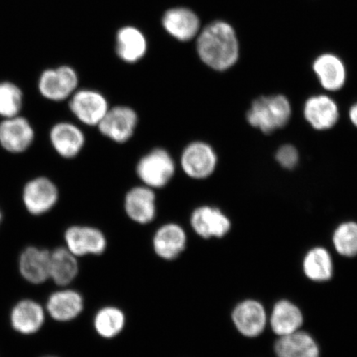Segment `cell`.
<instances>
[{"instance_id": "obj_16", "label": "cell", "mask_w": 357, "mask_h": 357, "mask_svg": "<svg viewBox=\"0 0 357 357\" xmlns=\"http://www.w3.org/2000/svg\"><path fill=\"white\" fill-rule=\"evenodd\" d=\"M164 29L172 37L187 42L197 35L200 22L193 11L185 8H176L168 10L162 19Z\"/></svg>"}, {"instance_id": "obj_13", "label": "cell", "mask_w": 357, "mask_h": 357, "mask_svg": "<svg viewBox=\"0 0 357 357\" xmlns=\"http://www.w3.org/2000/svg\"><path fill=\"white\" fill-rule=\"evenodd\" d=\"M236 329L248 337L259 336L266 328V312L261 303L256 301L240 303L233 312Z\"/></svg>"}, {"instance_id": "obj_3", "label": "cell", "mask_w": 357, "mask_h": 357, "mask_svg": "<svg viewBox=\"0 0 357 357\" xmlns=\"http://www.w3.org/2000/svg\"><path fill=\"white\" fill-rule=\"evenodd\" d=\"M136 172L144 185L153 190L163 188L175 175L176 163L167 150L155 149L142 156Z\"/></svg>"}, {"instance_id": "obj_33", "label": "cell", "mask_w": 357, "mask_h": 357, "mask_svg": "<svg viewBox=\"0 0 357 357\" xmlns=\"http://www.w3.org/2000/svg\"><path fill=\"white\" fill-rule=\"evenodd\" d=\"M47 357H55V356H47Z\"/></svg>"}, {"instance_id": "obj_11", "label": "cell", "mask_w": 357, "mask_h": 357, "mask_svg": "<svg viewBox=\"0 0 357 357\" xmlns=\"http://www.w3.org/2000/svg\"><path fill=\"white\" fill-rule=\"evenodd\" d=\"M190 222L195 233L203 238H222L231 229L229 218L220 209L206 205L195 209Z\"/></svg>"}, {"instance_id": "obj_23", "label": "cell", "mask_w": 357, "mask_h": 357, "mask_svg": "<svg viewBox=\"0 0 357 357\" xmlns=\"http://www.w3.org/2000/svg\"><path fill=\"white\" fill-rule=\"evenodd\" d=\"M303 321L301 310L288 301L276 303L271 316L272 330L279 337L298 331Z\"/></svg>"}, {"instance_id": "obj_7", "label": "cell", "mask_w": 357, "mask_h": 357, "mask_svg": "<svg viewBox=\"0 0 357 357\" xmlns=\"http://www.w3.org/2000/svg\"><path fill=\"white\" fill-rule=\"evenodd\" d=\"M137 123V112L130 107L120 105L109 108L97 127L109 139L125 144L132 137Z\"/></svg>"}, {"instance_id": "obj_31", "label": "cell", "mask_w": 357, "mask_h": 357, "mask_svg": "<svg viewBox=\"0 0 357 357\" xmlns=\"http://www.w3.org/2000/svg\"><path fill=\"white\" fill-rule=\"evenodd\" d=\"M349 118L351 122L357 127V102L356 105L351 107L349 111Z\"/></svg>"}, {"instance_id": "obj_17", "label": "cell", "mask_w": 357, "mask_h": 357, "mask_svg": "<svg viewBox=\"0 0 357 357\" xmlns=\"http://www.w3.org/2000/svg\"><path fill=\"white\" fill-rule=\"evenodd\" d=\"M184 229L176 223H168L156 231L153 238L155 252L165 260H174L181 255L186 245Z\"/></svg>"}, {"instance_id": "obj_18", "label": "cell", "mask_w": 357, "mask_h": 357, "mask_svg": "<svg viewBox=\"0 0 357 357\" xmlns=\"http://www.w3.org/2000/svg\"><path fill=\"white\" fill-rule=\"evenodd\" d=\"M20 271L26 280L41 284L50 278V253L46 250L29 248L22 253Z\"/></svg>"}, {"instance_id": "obj_22", "label": "cell", "mask_w": 357, "mask_h": 357, "mask_svg": "<svg viewBox=\"0 0 357 357\" xmlns=\"http://www.w3.org/2000/svg\"><path fill=\"white\" fill-rule=\"evenodd\" d=\"M83 298L74 290H63L52 294L47 302L49 314L53 319L66 322L73 320L82 312Z\"/></svg>"}, {"instance_id": "obj_5", "label": "cell", "mask_w": 357, "mask_h": 357, "mask_svg": "<svg viewBox=\"0 0 357 357\" xmlns=\"http://www.w3.org/2000/svg\"><path fill=\"white\" fill-rule=\"evenodd\" d=\"M217 164L215 151L206 142H191L182 151L181 166L183 172L195 180H204L211 176L215 171Z\"/></svg>"}, {"instance_id": "obj_6", "label": "cell", "mask_w": 357, "mask_h": 357, "mask_svg": "<svg viewBox=\"0 0 357 357\" xmlns=\"http://www.w3.org/2000/svg\"><path fill=\"white\" fill-rule=\"evenodd\" d=\"M70 109L79 121L98 126L109 109L106 97L95 89H79L70 97Z\"/></svg>"}, {"instance_id": "obj_27", "label": "cell", "mask_w": 357, "mask_h": 357, "mask_svg": "<svg viewBox=\"0 0 357 357\" xmlns=\"http://www.w3.org/2000/svg\"><path fill=\"white\" fill-rule=\"evenodd\" d=\"M96 332L105 338H113L121 333L125 325L123 312L114 307H106L97 312L93 321Z\"/></svg>"}, {"instance_id": "obj_19", "label": "cell", "mask_w": 357, "mask_h": 357, "mask_svg": "<svg viewBox=\"0 0 357 357\" xmlns=\"http://www.w3.org/2000/svg\"><path fill=\"white\" fill-rule=\"evenodd\" d=\"M314 70L321 86L328 91H337L344 86L347 73L344 64L336 56L324 54L317 59Z\"/></svg>"}, {"instance_id": "obj_14", "label": "cell", "mask_w": 357, "mask_h": 357, "mask_svg": "<svg viewBox=\"0 0 357 357\" xmlns=\"http://www.w3.org/2000/svg\"><path fill=\"white\" fill-rule=\"evenodd\" d=\"M305 119L316 130L332 128L339 119L337 102L327 96H315L305 102L303 109Z\"/></svg>"}, {"instance_id": "obj_21", "label": "cell", "mask_w": 357, "mask_h": 357, "mask_svg": "<svg viewBox=\"0 0 357 357\" xmlns=\"http://www.w3.org/2000/svg\"><path fill=\"white\" fill-rule=\"evenodd\" d=\"M147 43L144 35L133 26H125L117 35L116 52L120 59L135 63L146 55Z\"/></svg>"}, {"instance_id": "obj_12", "label": "cell", "mask_w": 357, "mask_h": 357, "mask_svg": "<svg viewBox=\"0 0 357 357\" xmlns=\"http://www.w3.org/2000/svg\"><path fill=\"white\" fill-rule=\"evenodd\" d=\"M155 199L154 190L150 187L144 185L133 187L125 196V212L132 221L146 225L155 217Z\"/></svg>"}, {"instance_id": "obj_15", "label": "cell", "mask_w": 357, "mask_h": 357, "mask_svg": "<svg viewBox=\"0 0 357 357\" xmlns=\"http://www.w3.org/2000/svg\"><path fill=\"white\" fill-rule=\"evenodd\" d=\"M50 140L56 153L66 159L78 155L86 144V137L82 129L77 125L66 122L52 127Z\"/></svg>"}, {"instance_id": "obj_28", "label": "cell", "mask_w": 357, "mask_h": 357, "mask_svg": "<svg viewBox=\"0 0 357 357\" xmlns=\"http://www.w3.org/2000/svg\"><path fill=\"white\" fill-rule=\"evenodd\" d=\"M333 242L335 249L343 257L357 256V223H342L334 231Z\"/></svg>"}, {"instance_id": "obj_30", "label": "cell", "mask_w": 357, "mask_h": 357, "mask_svg": "<svg viewBox=\"0 0 357 357\" xmlns=\"http://www.w3.org/2000/svg\"><path fill=\"white\" fill-rule=\"evenodd\" d=\"M298 153L296 147L292 145H284L276 153L275 159L281 167L291 169L297 166L298 162Z\"/></svg>"}, {"instance_id": "obj_9", "label": "cell", "mask_w": 357, "mask_h": 357, "mask_svg": "<svg viewBox=\"0 0 357 357\" xmlns=\"http://www.w3.org/2000/svg\"><path fill=\"white\" fill-rule=\"evenodd\" d=\"M65 239L69 251L77 257L100 255L107 247L104 234L93 227H70L66 231Z\"/></svg>"}, {"instance_id": "obj_20", "label": "cell", "mask_w": 357, "mask_h": 357, "mask_svg": "<svg viewBox=\"0 0 357 357\" xmlns=\"http://www.w3.org/2000/svg\"><path fill=\"white\" fill-rule=\"evenodd\" d=\"M275 351L278 357H319V349L310 334L297 331L280 337Z\"/></svg>"}, {"instance_id": "obj_1", "label": "cell", "mask_w": 357, "mask_h": 357, "mask_svg": "<svg viewBox=\"0 0 357 357\" xmlns=\"http://www.w3.org/2000/svg\"><path fill=\"white\" fill-rule=\"evenodd\" d=\"M198 55L205 65L222 71L238 61L239 46L234 30L225 22H214L199 36Z\"/></svg>"}, {"instance_id": "obj_26", "label": "cell", "mask_w": 357, "mask_h": 357, "mask_svg": "<svg viewBox=\"0 0 357 357\" xmlns=\"http://www.w3.org/2000/svg\"><path fill=\"white\" fill-rule=\"evenodd\" d=\"M303 271L307 278L323 282L332 278L333 261L329 252L323 248L310 250L303 260Z\"/></svg>"}, {"instance_id": "obj_10", "label": "cell", "mask_w": 357, "mask_h": 357, "mask_svg": "<svg viewBox=\"0 0 357 357\" xmlns=\"http://www.w3.org/2000/svg\"><path fill=\"white\" fill-rule=\"evenodd\" d=\"M34 130L25 118H8L0 123V144L11 153H22L32 145Z\"/></svg>"}, {"instance_id": "obj_29", "label": "cell", "mask_w": 357, "mask_h": 357, "mask_svg": "<svg viewBox=\"0 0 357 357\" xmlns=\"http://www.w3.org/2000/svg\"><path fill=\"white\" fill-rule=\"evenodd\" d=\"M22 92L11 82L0 83V116L8 119L19 115L22 107Z\"/></svg>"}, {"instance_id": "obj_2", "label": "cell", "mask_w": 357, "mask_h": 357, "mask_svg": "<svg viewBox=\"0 0 357 357\" xmlns=\"http://www.w3.org/2000/svg\"><path fill=\"white\" fill-rule=\"evenodd\" d=\"M291 105L284 96H262L254 100L248 111L247 120L264 133L282 128L291 118Z\"/></svg>"}, {"instance_id": "obj_32", "label": "cell", "mask_w": 357, "mask_h": 357, "mask_svg": "<svg viewBox=\"0 0 357 357\" xmlns=\"http://www.w3.org/2000/svg\"><path fill=\"white\" fill-rule=\"evenodd\" d=\"M2 220V213L1 212H0V222H1Z\"/></svg>"}, {"instance_id": "obj_24", "label": "cell", "mask_w": 357, "mask_h": 357, "mask_svg": "<svg viewBox=\"0 0 357 357\" xmlns=\"http://www.w3.org/2000/svg\"><path fill=\"white\" fill-rule=\"evenodd\" d=\"M43 321L42 307L32 301H21L12 311L13 327L21 333L31 334L38 331Z\"/></svg>"}, {"instance_id": "obj_25", "label": "cell", "mask_w": 357, "mask_h": 357, "mask_svg": "<svg viewBox=\"0 0 357 357\" xmlns=\"http://www.w3.org/2000/svg\"><path fill=\"white\" fill-rule=\"evenodd\" d=\"M79 271L78 262L68 249L58 248L50 254V278L59 285L68 284Z\"/></svg>"}, {"instance_id": "obj_8", "label": "cell", "mask_w": 357, "mask_h": 357, "mask_svg": "<svg viewBox=\"0 0 357 357\" xmlns=\"http://www.w3.org/2000/svg\"><path fill=\"white\" fill-rule=\"evenodd\" d=\"M59 192L51 180L38 177L26 184L22 193L25 207L33 215H41L55 206Z\"/></svg>"}, {"instance_id": "obj_4", "label": "cell", "mask_w": 357, "mask_h": 357, "mask_svg": "<svg viewBox=\"0 0 357 357\" xmlns=\"http://www.w3.org/2000/svg\"><path fill=\"white\" fill-rule=\"evenodd\" d=\"M79 78L73 67L61 66L43 71L39 79L40 93L52 101H62L77 91Z\"/></svg>"}]
</instances>
